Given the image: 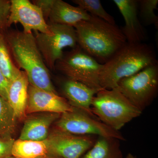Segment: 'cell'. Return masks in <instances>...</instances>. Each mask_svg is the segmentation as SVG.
I'll list each match as a JSON object with an SVG mask.
<instances>
[{
	"instance_id": "obj_11",
	"label": "cell",
	"mask_w": 158,
	"mask_h": 158,
	"mask_svg": "<svg viewBox=\"0 0 158 158\" xmlns=\"http://www.w3.org/2000/svg\"><path fill=\"white\" fill-rule=\"evenodd\" d=\"M64 97L57 93L39 89L30 85L26 107L27 116L33 113H52L62 114L73 110Z\"/></svg>"
},
{
	"instance_id": "obj_5",
	"label": "cell",
	"mask_w": 158,
	"mask_h": 158,
	"mask_svg": "<svg viewBox=\"0 0 158 158\" xmlns=\"http://www.w3.org/2000/svg\"><path fill=\"white\" fill-rule=\"evenodd\" d=\"M102 64L87 54L78 45L64 52L55 65V69L66 78L85 84L98 90L103 89L99 83Z\"/></svg>"
},
{
	"instance_id": "obj_29",
	"label": "cell",
	"mask_w": 158,
	"mask_h": 158,
	"mask_svg": "<svg viewBox=\"0 0 158 158\" xmlns=\"http://www.w3.org/2000/svg\"><path fill=\"white\" fill-rule=\"evenodd\" d=\"M7 158H14V157L12 156H11L9 157H8Z\"/></svg>"
},
{
	"instance_id": "obj_8",
	"label": "cell",
	"mask_w": 158,
	"mask_h": 158,
	"mask_svg": "<svg viewBox=\"0 0 158 158\" xmlns=\"http://www.w3.org/2000/svg\"><path fill=\"white\" fill-rule=\"evenodd\" d=\"M55 125V127L58 129L77 135L95 136L125 141V138L119 131L113 129L76 108L73 111L61 114Z\"/></svg>"
},
{
	"instance_id": "obj_22",
	"label": "cell",
	"mask_w": 158,
	"mask_h": 158,
	"mask_svg": "<svg viewBox=\"0 0 158 158\" xmlns=\"http://www.w3.org/2000/svg\"><path fill=\"white\" fill-rule=\"evenodd\" d=\"M158 0H140L138 1V9L140 21L145 26L153 25L158 27V17L155 13L157 9Z\"/></svg>"
},
{
	"instance_id": "obj_1",
	"label": "cell",
	"mask_w": 158,
	"mask_h": 158,
	"mask_svg": "<svg viewBox=\"0 0 158 158\" xmlns=\"http://www.w3.org/2000/svg\"><path fill=\"white\" fill-rule=\"evenodd\" d=\"M74 27L77 45L101 64L127 43L121 29L116 24L93 15L78 23Z\"/></svg>"
},
{
	"instance_id": "obj_13",
	"label": "cell",
	"mask_w": 158,
	"mask_h": 158,
	"mask_svg": "<svg viewBox=\"0 0 158 158\" xmlns=\"http://www.w3.org/2000/svg\"><path fill=\"white\" fill-rule=\"evenodd\" d=\"M99 90L67 78L62 85L64 98L72 106L84 111L96 119L98 118L92 113L91 105L94 98Z\"/></svg>"
},
{
	"instance_id": "obj_23",
	"label": "cell",
	"mask_w": 158,
	"mask_h": 158,
	"mask_svg": "<svg viewBox=\"0 0 158 158\" xmlns=\"http://www.w3.org/2000/svg\"><path fill=\"white\" fill-rule=\"evenodd\" d=\"M10 1L0 0V29L6 31L8 28V21L10 14Z\"/></svg>"
},
{
	"instance_id": "obj_3",
	"label": "cell",
	"mask_w": 158,
	"mask_h": 158,
	"mask_svg": "<svg viewBox=\"0 0 158 158\" xmlns=\"http://www.w3.org/2000/svg\"><path fill=\"white\" fill-rule=\"evenodd\" d=\"M5 36L14 59L27 74L30 85L58 94L32 33L12 31Z\"/></svg>"
},
{
	"instance_id": "obj_16",
	"label": "cell",
	"mask_w": 158,
	"mask_h": 158,
	"mask_svg": "<svg viewBox=\"0 0 158 158\" xmlns=\"http://www.w3.org/2000/svg\"><path fill=\"white\" fill-rule=\"evenodd\" d=\"M90 15L80 7L62 0H54L48 19L49 23L74 27L78 23L88 19Z\"/></svg>"
},
{
	"instance_id": "obj_28",
	"label": "cell",
	"mask_w": 158,
	"mask_h": 158,
	"mask_svg": "<svg viewBox=\"0 0 158 158\" xmlns=\"http://www.w3.org/2000/svg\"><path fill=\"white\" fill-rule=\"evenodd\" d=\"M125 158H136L131 153L128 154L127 155L126 157Z\"/></svg>"
},
{
	"instance_id": "obj_4",
	"label": "cell",
	"mask_w": 158,
	"mask_h": 158,
	"mask_svg": "<svg viewBox=\"0 0 158 158\" xmlns=\"http://www.w3.org/2000/svg\"><path fill=\"white\" fill-rule=\"evenodd\" d=\"M91 110L99 120L116 131L142 113L116 88L98 91L92 101Z\"/></svg>"
},
{
	"instance_id": "obj_2",
	"label": "cell",
	"mask_w": 158,
	"mask_h": 158,
	"mask_svg": "<svg viewBox=\"0 0 158 158\" xmlns=\"http://www.w3.org/2000/svg\"><path fill=\"white\" fill-rule=\"evenodd\" d=\"M158 63L154 49L149 44L128 43L102 64L99 83L102 89L117 88L118 82L150 65Z\"/></svg>"
},
{
	"instance_id": "obj_15",
	"label": "cell",
	"mask_w": 158,
	"mask_h": 158,
	"mask_svg": "<svg viewBox=\"0 0 158 158\" xmlns=\"http://www.w3.org/2000/svg\"><path fill=\"white\" fill-rule=\"evenodd\" d=\"M30 85L27 74L21 71L18 76L10 82L8 91V99L17 120H24L27 117L26 110Z\"/></svg>"
},
{
	"instance_id": "obj_9",
	"label": "cell",
	"mask_w": 158,
	"mask_h": 158,
	"mask_svg": "<svg viewBox=\"0 0 158 158\" xmlns=\"http://www.w3.org/2000/svg\"><path fill=\"white\" fill-rule=\"evenodd\" d=\"M97 138L73 135L55 127L44 141L48 154L59 158H80L93 146Z\"/></svg>"
},
{
	"instance_id": "obj_14",
	"label": "cell",
	"mask_w": 158,
	"mask_h": 158,
	"mask_svg": "<svg viewBox=\"0 0 158 158\" xmlns=\"http://www.w3.org/2000/svg\"><path fill=\"white\" fill-rule=\"evenodd\" d=\"M61 114L40 113L27 116L19 139L43 141L46 140L51 126L57 121Z\"/></svg>"
},
{
	"instance_id": "obj_26",
	"label": "cell",
	"mask_w": 158,
	"mask_h": 158,
	"mask_svg": "<svg viewBox=\"0 0 158 158\" xmlns=\"http://www.w3.org/2000/svg\"><path fill=\"white\" fill-rule=\"evenodd\" d=\"M9 84L10 82L3 74L0 69V96L7 100Z\"/></svg>"
},
{
	"instance_id": "obj_7",
	"label": "cell",
	"mask_w": 158,
	"mask_h": 158,
	"mask_svg": "<svg viewBox=\"0 0 158 158\" xmlns=\"http://www.w3.org/2000/svg\"><path fill=\"white\" fill-rule=\"evenodd\" d=\"M49 32H36V42L48 69H55V65L62 58L65 48L73 49L77 46L76 32L72 26L48 23Z\"/></svg>"
},
{
	"instance_id": "obj_19",
	"label": "cell",
	"mask_w": 158,
	"mask_h": 158,
	"mask_svg": "<svg viewBox=\"0 0 158 158\" xmlns=\"http://www.w3.org/2000/svg\"><path fill=\"white\" fill-rule=\"evenodd\" d=\"M17 119L9 102L0 96V137L12 138Z\"/></svg>"
},
{
	"instance_id": "obj_21",
	"label": "cell",
	"mask_w": 158,
	"mask_h": 158,
	"mask_svg": "<svg viewBox=\"0 0 158 158\" xmlns=\"http://www.w3.org/2000/svg\"><path fill=\"white\" fill-rule=\"evenodd\" d=\"M72 2L90 15L99 18L112 24H116L114 18L105 10L100 1L73 0Z\"/></svg>"
},
{
	"instance_id": "obj_17",
	"label": "cell",
	"mask_w": 158,
	"mask_h": 158,
	"mask_svg": "<svg viewBox=\"0 0 158 158\" xmlns=\"http://www.w3.org/2000/svg\"><path fill=\"white\" fill-rule=\"evenodd\" d=\"M80 158H123L119 140L98 137L95 143Z\"/></svg>"
},
{
	"instance_id": "obj_20",
	"label": "cell",
	"mask_w": 158,
	"mask_h": 158,
	"mask_svg": "<svg viewBox=\"0 0 158 158\" xmlns=\"http://www.w3.org/2000/svg\"><path fill=\"white\" fill-rule=\"evenodd\" d=\"M8 47L5 35L0 31V69L10 82L18 76L21 70L12 62Z\"/></svg>"
},
{
	"instance_id": "obj_12",
	"label": "cell",
	"mask_w": 158,
	"mask_h": 158,
	"mask_svg": "<svg viewBox=\"0 0 158 158\" xmlns=\"http://www.w3.org/2000/svg\"><path fill=\"white\" fill-rule=\"evenodd\" d=\"M125 21L121 27L123 34L128 43H144L147 34L138 16V1L113 0Z\"/></svg>"
},
{
	"instance_id": "obj_25",
	"label": "cell",
	"mask_w": 158,
	"mask_h": 158,
	"mask_svg": "<svg viewBox=\"0 0 158 158\" xmlns=\"http://www.w3.org/2000/svg\"><path fill=\"white\" fill-rule=\"evenodd\" d=\"M54 0H36L33 1V3L40 9L42 11L44 19L47 21Z\"/></svg>"
},
{
	"instance_id": "obj_18",
	"label": "cell",
	"mask_w": 158,
	"mask_h": 158,
	"mask_svg": "<svg viewBox=\"0 0 158 158\" xmlns=\"http://www.w3.org/2000/svg\"><path fill=\"white\" fill-rule=\"evenodd\" d=\"M48 154L45 141L21 140L15 141L11 155L15 158H39Z\"/></svg>"
},
{
	"instance_id": "obj_30",
	"label": "cell",
	"mask_w": 158,
	"mask_h": 158,
	"mask_svg": "<svg viewBox=\"0 0 158 158\" xmlns=\"http://www.w3.org/2000/svg\"><path fill=\"white\" fill-rule=\"evenodd\" d=\"M0 30H1V29H0Z\"/></svg>"
},
{
	"instance_id": "obj_10",
	"label": "cell",
	"mask_w": 158,
	"mask_h": 158,
	"mask_svg": "<svg viewBox=\"0 0 158 158\" xmlns=\"http://www.w3.org/2000/svg\"><path fill=\"white\" fill-rule=\"evenodd\" d=\"M10 3L8 28L19 23L25 33H32L33 31L41 33L49 32L48 23L38 6L28 0H11Z\"/></svg>"
},
{
	"instance_id": "obj_24",
	"label": "cell",
	"mask_w": 158,
	"mask_h": 158,
	"mask_svg": "<svg viewBox=\"0 0 158 158\" xmlns=\"http://www.w3.org/2000/svg\"><path fill=\"white\" fill-rule=\"evenodd\" d=\"M15 141L13 138L0 137V158H7L12 156L11 151Z\"/></svg>"
},
{
	"instance_id": "obj_27",
	"label": "cell",
	"mask_w": 158,
	"mask_h": 158,
	"mask_svg": "<svg viewBox=\"0 0 158 158\" xmlns=\"http://www.w3.org/2000/svg\"><path fill=\"white\" fill-rule=\"evenodd\" d=\"M39 158H59L56 157L54 156L50 155L49 154L46 155L45 156H44L41 157Z\"/></svg>"
},
{
	"instance_id": "obj_6",
	"label": "cell",
	"mask_w": 158,
	"mask_h": 158,
	"mask_svg": "<svg viewBox=\"0 0 158 158\" xmlns=\"http://www.w3.org/2000/svg\"><path fill=\"white\" fill-rule=\"evenodd\" d=\"M117 89L141 111L156 97L158 90V63L150 65L118 82Z\"/></svg>"
}]
</instances>
